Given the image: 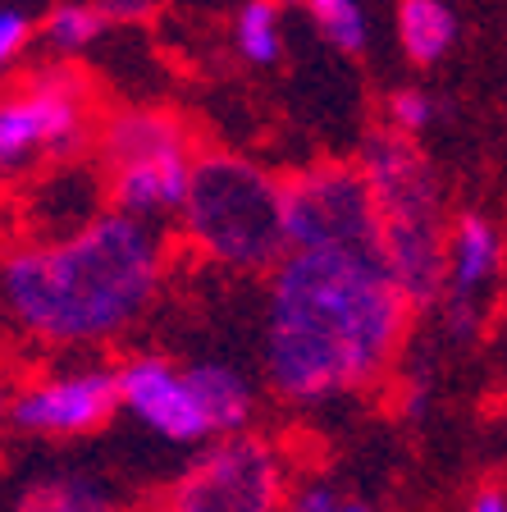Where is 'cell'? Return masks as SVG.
I'll return each instance as SVG.
<instances>
[{
	"label": "cell",
	"instance_id": "obj_1",
	"mask_svg": "<svg viewBox=\"0 0 507 512\" xmlns=\"http://www.w3.org/2000/svg\"><path fill=\"white\" fill-rule=\"evenodd\" d=\"M412 307L375 252L288 247L265 293V375L284 403L316 407L389 371Z\"/></svg>",
	"mask_w": 507,
	"mask_h": 512
},
{
	"label": "cell",
	"instance_id": "obj_2",
	"mask_svg": "<svg viewBox=\"0 0 507 512\" xmlns=\"http://www.w3.org/2000/svg\"><path fill=\"white\" fill-rule=\"evenodd\" d=\"M160 279L165 238L156 224L101 211L60 238L0 252V311L37 343L92 348L147 316Z\"/></svg>",
	"mask_w": 507,
	"mask_h": 512
},
{
	"label": "cell",
	"instance_id": "obj_3",
	"mask_svg": "<svg viewBox=\"0 0 507 512\" xmlns=\"http://www.w3.org/2000/svg\"><path fill=\"white\" fill-rule=\"evenodd\" d=\"M370 202L380 215L375 229V256L389 270L393 288L412 311H425L444 293V192L434 179L430 160L412 147L407 133H370L357 160Z\"/></svg>",
	"mask_w": 507,
	"mask_h": 512
},
{
	"label": "cell",
	"instance_id": "obj_4",
	"mask_svg": "<svg viewBox=\"0 0 507 512\" xmlns=\"http://www.w3.org/2000/svg\"><path fill=\"white\" fill-rule=\"evenodd\" d=\"M174 215L188 247L211 266L265 275L288 252L284 179L247 156L206 151L192 160L188 192Z\"/></svg>",
	"mask_w": 507,
	"mask_h": 512
},
{
	"label": "cell",
	"instance_id": "obj_5",
	"mask_svg": "<svg viewBox=\"0 0 507 512\" xmlns=\"http://www.w3.org/2000/svg\"><path fill=\"white\" fill-rule=\"evenodd\" d=\"M192 138L179 119L156 110H124L101 133L110 211L133 220H165L179 211L192 174Z\"/></svg>",
	"mask_w": 507,
	"mask_h": 512
},
{
	"label": "cell",
	"instance_id": "obj_6",
	"mask_svg": "<svg viewBox=\"0 0 507 512\" xmlns=\"http://www.w3.org/2000/svg\"><path fill=\"white\" fill-rule=\"evenodd\" d=\"M87 138V83L46 64L0 92V183L32 170L37 160L74 156Z\"/></svg>",
	"mask_w": 507,
	"mask_h": 512
},
{
	"label": "cell",
	"instance_id": "obj_7",
	"mask_svg": "<svg viewBox=\"0 0 507 512\" xmlns=\"http://www.w3.org/2000/svg\"><path fill=\"white\" fill-rule=\"evenodd\" d=\"M220 444L206 448L179 476L169 494V512H279L288 494V471L279 448L261 435L233 430L215 435Z\"/></svg>",
	"mask_w": 507,
	"mask_h": 512
},
{
	"label": "cell",
	"instance_id": "obj_8",
	"mask_svg": "<svg viewBox=\"0 0 507 512\" xmlns=\"http://www.w3.org/2000/svg\"><path fill=\"white\" fill-rule=\"evenodd\" d=\"M380 215L357 165H311L284 179V238L288 247H352L375 252Z\"/></svg>",
	"mask_w": 507,
	"mask_h": 512
},
{
	"label": "cell",
	"instance_id": "obj_9",
	"mask_svg": "<svg viewBox=\"0 0 507 512\" xmlns=\"http://www.w3.org/2000/svg\"><path fill=\"white\" fill-rule=\"evenodd\" d=\"M119 412L115 366H69V371L32 375L14 384L5 421L23 435L42 439H74L106 426Z\"/></svg>",
	"mask_w": 507,
	"mask_h": 512
},
{
	"label": "cell",
	"instance_id": "obj_10",
	"mask_svg": "<svg viewBox=\"0 0 507 512\" xmlns=\"http://www.w3.org/2000/svg\"><path fill=\"white\" fill-rule=\"evenodd\" d=\"M115 394L124 412H133L147 430L174 439V444H206L211 439L188 371L174 366L169 357H156V352L128 357L124 366H115Z\"/></svg>",
	"mask_w": 507,
	"mask_h": 512
},
{
	"label": "cell",
	"instance_id": "obj_11",
	"mask_svg": "<svg viewBox=\"0 0 507 512\" xmlns=\"http://www.w3.org/2000/svg\"><path fill=\"white\" fill-rule=\"evenodd\" d=\"M498 266H503V238H498L494 224L476 211L457 215L453 234L444 243V293H439L448 330L457 339H476L485 330L480 298H485L489 284L498 279Z\"/></svg>",
	"mask_w": 507,
	"mask_h": 512
},
{
	"label": "cell",
	"instance_id": "obj_12",
	"mask_svg": "<svg viewBox=\"0 0 507 512\" xmlns=\"http://www.w3.org/2000/svg\"><path fill=\"white\" fill-rule=\"evenodd\" d=\"M183 371H188L197 407H201V416H206V426H211V439L233 435V430H247V421H252V412H256V394L238 366L192 362V366H183Z\"/></svg>",
	"mask_w": 507,
	"mask_h": 512
},
{
	"label": "cell",
	"instance_id": "obj_13",
	"mask_svg": "<svg viewBox=\"0 0 507 512\" xmlns=\"http://www.w3.org/2000/svg\"><path fill=\"white\" fill-rule=\"evenodd\" d=\"M398 37L416 64H434L453 51L457 14L444 0H398Z\"/></svg>",
	"mask_w": 507,
	"mask_h": 512
},
{
	"label": "cell",
	"instance_id": "obj_14",
	"mask_svg": "<svg viewBox=\"0 0 507 512\" xmlns=\"http://www.w3.org/2000/svg\"><path fill=\"white\" fill-rule=\"evenodd\" d=\"M14 512H124L106 480L83 476V471H64V476L37 480L19 499Z\"/></svg>",
	"mask_w": 507,
	"mask_h": 512
},
{
	"label": "cell",
	"instance_id": "obj_15",
	"mask_svg": "<svg viewBox=\"0 0 507 512\" xmlns=\"http://www.w3.org/2000/svg\"><path fill=\"white\" fill-rule=\"evenodd\" d=\"M233 42L252 64H275L279 46H284V28H279V5L275 0H247L233 23Z\"/></svg>",
	"mask_w": 507,
	"mask_h": 512
},
{
	"label": "cell",
	"instance_id": "obj_16",
	"mask_svg": "<svg viewBox=\"0 0 507 512\" xmlns=\"http://www.w3.org/2000/svg\"><path fill=\"white\" fill-rule=\"evenodd\" d=\"M110 28V14L101 5H83V0H69V5H55L51 19H46V42L55 55H78Z\"/></svg>",
	"mask_w": 507,
	"mask_h": 512
},
{
	"label": "cell",
	"instance_id": "obj_17",
	"mask_svg": "<svg viewBox=\"0 0 507 512\" xmlns=\"http://www.w3.org/2000/svg\"><path fill=\"white\" fill-rule=\"evenodd\" d=\"M316 19V28L325 32L338 51H361L366 46V10L361 0H302Z\"/></svg>",
	"mask_w": 507,
	"mask_h": 512
},
{
	"label": "cell",
	"instance_id": "obj_18",
	"mask_svg": "<svg viewBox=\"0 0 507 512\" xmlns=\"http://www.w3.org/2000/svg\"><path fill=\"white\" fill-rule=\"evenodd\" d=\"M434 119V101L425 92H416V87H402V92H393L389 96V124H393V133H421L425 124Z\"/></svg>",
	"mask_w": 507,
	"mask_h": 512
},
{
	"label": "cell",
	"instance_id": "obj_19",
	"mask_svg": "<svg viewBox=\"0 0 507 512\" xmlns=\"http://www.w3.org/2000/svg\"><path fill=\"white\" fill-rule=\"evenodd\" d=\"M28 37H32V19L23 10H14V5H5L0 10V74L23 55Z\"/></svg>",
	"mask_w": 507,
	"mask_h": 512
},
{
	"label": "cell",
	"instance_id": "obj_20",
	"mask_svg": "<svg viewBox=\"0 0 507 512\" xmlns=\"http://www.w3.org/2000/svg\"><path fill=\"white\" fill-rule=\"evenodd\" d=\"M284 499H288V512H329L338 503V494L329 485H297Z\"/></svg>",
	"mask_w": 507,
	"mask_h": 512
},
{
	"label": "cell",
	"instance_id": "obj_21",
	"mask_svg": "<svg viewBox=\"0 0 507 512\" xmlns=\"http://www.w3.org/2000/svg\"><path fill=\"white\" fill-rule=\"evenodd\" d=\"M471 512H507V494L498 490V485H485V490L476 494V503H471Z\"/></svg>",
	"mask_w": 507,
	"mask_h": 512
},
{
	"label": "cell",
	"instance_id": "obj_22",
	"mask_svg": "<svg viewBox=\"0 0 507 512\" xmlns=\"http://www.w3.org/2000/svg\"><path fill=\"white\" fill-rule=\"evenodd\" d=\"M425 403H430V394H425V380L407 384V398H402V412H407V416H421V412H425Z\"/></svg>",
	"mask_w": 507,
	"mask_h": 512
},
{
	"label": "cell",
	"instance_id": "obj_23",
	"mask_svg": "<svg viewBox=\"0 0 507 512\" xmlns=\"http://www.w3.org/2000/svg\"><path fill=\"white\" fill-rule=\"evenodd\" d=\"M10 394H14V375H10V366H5V357H0V426H5V407H10Z\"/></svg>",
	"mask_w": 507,
	"mask_h": 512
},
{
	"label": "cell",
	"instance_id": "obj_24",
	"mask_svg": "<svg viewBox=\"0 0 507 512\" xmlns=\"http://www.w3.org/2000/svg\"><path fill=\"white\" fill-rule=\"evenodd\" d=\"M329 512H370V508H361V503H343V499H338Z\"/></svg>",
	"mask_w": 507,
	"mask_h": 512
},
{
	"label": "cell",
	"instance_id": "obj_25",
	"mask_svg": "<svg viewBox=\"0 0 507 512\" xmlns=\"http://www.w3.org/2000/svg\"><path fill=\"white\" fill-rule=\"evenodd\" d=\"M275 5H302V0H275Z\"/></svg>",
	"mask_w": 507,
	"mask_h": 512
}]
</instances>
